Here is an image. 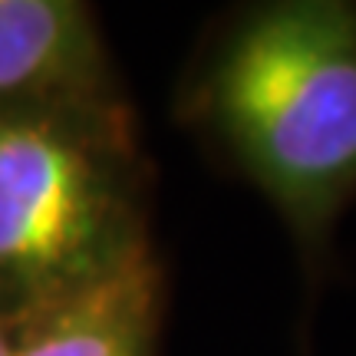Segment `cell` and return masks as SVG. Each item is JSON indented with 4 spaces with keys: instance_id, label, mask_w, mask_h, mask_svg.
<instances>
[{
    "instance_id": "cell-1",
    "label": "cell",
    "mask_w": 356,
    "mask_h": 356,
    "mask_svg": "<svg viewBox=\"0 0 356 356\" xmlns=\"http://www.w3.org/2000/svg\"><path fill=\"white\" fill-rule=\"evenodd\" d=\"M195 102L320 270L356 198V3L277 0L244 13Z\"/></svg>"
},
{
    "instance_id": "cell-2",
    "label": "cell",
    "mask_w": 356,
    "mask_h": 356,
    "mask_svg": "<svg viewBox=\"0 0 356 356\" xmlns=\"http://www.w3.org/2000/svg\"><path fill=\"white\" fill-rule=\"evenodd\" d=\"M145 254V165L119 89L0 109V317L24 323Z\"/></svg>"
},
{
    "instance_id": "cell-3",
    "label": "cell",
    "mask_w": 356,
    "mask_h": 356,
    "mask_svg": "<svg viewBox=\"0 0 356 356\" xmlns=\"http://www.w3.org/2000/svg\"><path fill=\"white\" fill-rule=\"evenodd\" d=\"M115 89L99 24L76 0H0V109Z\"/></svg>"
},
{
    "instance_id": "cell-4",
    "label": "cell",
    "mask_w": 356,
    "mask_h": 356,
    "mask_svg": "<svg viewBox=\"0 0 356 356\" xmlns=\"http://www.w3.org/2000/svg\"><path fill=\"white\" fill-rule=\"evenodd\" d=\"M162 270L155 254L17 323L13 356H159Z\"/></svg>"
},
{
    "instance_id": "cell-5",
    "label": "cell",
    "mask_w": 356,
    "mask_h": 356,
    "mask_svg": "<svg viewBox=\"0 0 356 356\" xmlns=\"http://www.w3.org/2000/svg\"><path fill=\"white\" fill-rule=\"evenodd\" d=\"M13 340H17V323L0 317V356H13Z\"/></svg>"
}]
</instances>
